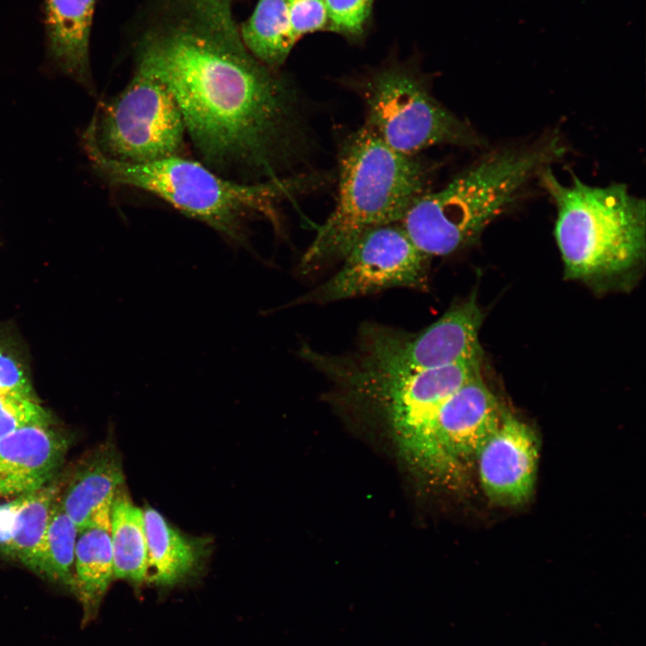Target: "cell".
Listing matches in <instances>:
<instances>
[{
    "mask_svg": "<svg viewBox=\"0 0 646 646\" xmlns=\"http://www.w3.org/2000/svg\"><path fill=\"white\" fill-rule=\"evenodd\" d=\"M136 66L163 81L205 165L258 181L310 147L300 95L245 46L231 0H161L135 42Z\"/></svg>",
    "mask_w": 646,
    "mask_h": 646,
    "instance_id": "6da1fadb",
    "label": "cell"
},
{
    "mask_svg": "<svg viewBox=\"0 0 646 646\" xmlns=\"http://www.w3.org/2000/svg\"><path fill=\"white\" fill-rule=\"evenodd\" d=\"M337 158L336 205L301 258L303 275L343 260L365 231L399 223L430 191L434 173L420 155L393 150L364 125L345 139Z\"/></svg>",
    "mask_w": 646,
    "mask_h": 646,
    "instance_id": "7a4b0ae2",
    "label": "cell"
},
{
    "mask_svg": "<svg viewBox=\"0 0 646 646\" xmlns=\"http://www.w3.org/2000/svg\"><path fill=\"white\" fill-rule=\"evenodd\" d=\"M559 135L488 152L443 188L420 196L399 222L423 254L446 256L473 243L565 153Z\"/></svg>",
    "mask_w": 646,
    "mask_h": 646,
    "instance_id": "3957f363",
    "label": "cell"
},
{
    "mask_svg": "<svg viewBox=\"0 0 646 646\" xmlns=\"http://www.w3.org/2000/svg\"><path fill=\"white\" fill-rule=\"evenodd\" d=\"M299 354L330 382L336 397L384 420L410 465L437 477L456 472L439 443L437 418L450 396L481 371V361L397 373L370 369L348 354L321 353L307 345Z\"/></svg>",
    "mask_w": 646,
    "mask_h": 646,
    "instance_id": "277c9868",
    "label": "cell"
},
{
    "mask_svg": "<svg viewBox=\"0 0 646 646\" xmlns=\"http://www.w3.org/2000/svg\"><path fill=\"white\" fill-rule=\"evenodd\" d=\"M92 167L108 182L155 195L237 244L245 243L249 221L262 216L276 222L280 202L322 179L300 174L237 181L179 155L144 164L101 162Z\"/></svg>",
    "mask_w": 646,
    "mask_h": 646,
    "instance_id": "5b68a950",
    "label": "cell"
},
{
    "mask_svg": "<svg viewBox=\"0 0 646 646\" xmlns=\"http://www.w3.org/2000/svg\"><path fill=\"white\" fill-rule=\"evenodd\" d=\"M538 179L556 208L554 232L568 279L617 275L642 258L645 201L624 184L592 186L574 175L563 184L550 166Z\"/></svg>",
    "mask_w": 646,
    "mask_h": 646,
    "instance_id": "8992f818",
    "label": "cell"
},
{
    "mask_svg": "<svg viewBox=\"0 0 646 646\" xmlns=\"http://www.w3.org/2000/svg\"><path fill=\"white\" fill-rule=\"evenodd\" d=\"M186 127L171 91L137 67L125 89L100 104L82 140L92 163L144 164L179 156Z\"/></svg>",
    "mask_w": 646,
    "mask_h": 646,
    "instance_id": "52a82bcc",
    "label": "cell"
},
{
    "mask_svg": "<svg viewBox=\"0 0 646 646\" xmlns=\"http://www.w3.org/2000/svg\"><path fill=\"white\" fill-rule=\"evenodd\" d=\"M353 85L364 104V126L398 153L419 155L436 145L484 144L466 121L433 96L415 65H386L360 76Z\"/></svg>",
    "mask_w": 646,
    "mask_h": 646,
    "instance_id": "ba28073f",
    "label": "cell"
},
{
    "mask_svg": "<svg viewBox=\"0 0 646 646\" xmlns=\"http://www.w3.org/2000/svg\"><path fill=\"white\" fill-rule=\"evenodd\" d=\"M482 319L473 295L418 333L366 323L359 332L357 350L348 355L362 366L397 373L481 361L478 334Z\"/></svg>",
    "mask_w": 646,
    "mask_h": 646,
    "instance_id": "9c48e42d",
    "label": "cell"
},
{
    "mask_svg": "<svg viewBox=\"0 0 646 646\" xmlns=\"http://www.w3.org/2000/svg\"><path fill=\"white\" fill-rule=\"evenodd\" d=\"M429 258L399 223L376 227L357 240L334 275L291 304H323L397 287L425 291Z\"/></svg>",
    "mask_w": 646,
    "mask_h": 646,
    "instance_id": "30bf717a",
    "label": "cell"
},
{
    "mask_svg": "<svg viewBox=\"0 0 646 646\" xmlns=\"http://www.w3.org/2000/svg\"><path fill=\"white\" fill-rule=\"evenodd\" d=\"M475 458L482 488L491 502L512 507L528 501L535 488L538 441L526 423L505 412Z\"/></svg>",
    "mask_w": 646,
    "mask_h": 646,
    "instance_id": "8fae6325",
    "label": "cell"
},
{
    "mask_svg": "<svg viewBox=\"0 0 646 646\" xmlns=\"http://www.w3.org/2000/svg\"><path fill=\"white\" fill-rule=\"evenodd\" d=\"M504 413L481 371L444 402L437 418V437L456 471L465 461L476 458L501 424Z\"/></svg>",
    "mask_w": 646,
    "mask_h": 646,
    "instance_id": "7c38bea8",
    "label": "cell"
},
{
    "mask_svg": "<svg viewBox=\"0 0 646 646\" xmlns=\"http://www.w3.org/2000/svg\"><path fill=\"white\" fill-rule=\"evenodd\" d=\"M68 441L52 424L21 428L0 439V499L37 491L57 479Z\"/></svg>",
    "mask_w": 646,
    "mask_h": 646,
    "instance_id": "4fadbf2b",
    "label": "cell"
},
{
    "mask_svg": "<svg viewBox=\"0 0 646 646\" xmlns=\"http://www.w3.org/2000/svg\"><path fill=\"white\" fill-rule=\"evenodd\" d=\"M124 481L120 455L109 442L100 445L79 462L59 493L61 506L78 531L110 517L113 500Z\"/></svg>",
    "mask_w": 646,
    "mask_h": 646,
    "instance_id": "5bb4252c",
    "label": "cell"
},
{
    "mask_svg": "<svg viewBox=\"0 0 646 646\" xmlns=\"http://www.w3.org/2000/svg\"><path fill=\"white\" fill-rule=\"evenodd\" d=\"M96 0H43L48 57L63 74L91 89L89 45Z\"/></svg>",
    "mask_w": 646,
    "mask_h": 646,
    "instance_id": "9a60e30c",
    "label": "cell"
},
{
    "mask_svg": "<svg viewBox=\"0 0 646 646\" xmlns=\"http://www.w3.org/2000/svg\"><path fill=\"white\" fill-rule=\"evenodd\" d=\"M143 511L147 543L145 581L170 588L196 574L208 555L209 539L183 533L151 506Z\"/></svg>",
    "mask_w": 646,
    "mask_h": 646,
    "instance_id": "2e32d148",
    "label": "cell"
},
{
    "mask_svg": "<svg viewBox=\"0 0 646 646\" xmlns=\"http://www.w3.org/2000/svg\"><path fill=\"white\" fill-rule=\"evenodd\" d=\"M57 479L0 503V556L35 572L53 505L61 491Z\"/></svg>",
    "mask_w": 646,
    "mask_h": 646,
    "instance_id": "e0dca14e",
    "label": "cell"
},
{
    "mask_svg": "<svg viewBox=\"0 0 646 646\" xmlns=\"http://www.w3.org/2000/svg\"><path fill=\"white\" fill-rule=\"evenodd\" d=\"M113 580L110 518H107L92 522L77 535L72 591L83 607L84 623L96 616Z\"/></svg>",
    "mask_w": 646,
    "mask_h": 646,
    "instance_id": "ac0fdd59",
    "label": "cell"
},
{
    "mask_svg": "<svg viewBox=\"0 0 646 646\" xmlns=\"http://www.w3.org/2000/svg\"><path fill=\"white\" fill-rule=\"evenodd\" d=\"M110 541L114 578L139 588L146 579L147 543L144 511L123 485L116 493L110 512Z\"/></svg>",
    "mask_w": 646,
    "mask_h": 646,
    "instance_id": "d6986e66",
    "label": "cell"
},
{
    "mask_svg": "<svg viewBox=\"0 0 646 646\" xmlns=\"http://www.w3.org/2000/svg\"><path fill=\"white\" fill-rule=\"evenodd\" d=\"M240 37L251 54L278 70L293 46L287 0H258L252 14L240 26Z\"/></svg>",
    "mask_w": 646,
    "mask_h": 646,
    "instance_id": "ffe728a7",
    "label": "cell"
},
{
    "mask_svg": "<svg viewBox=\"0 0 646 646\" xmlns=\"http://www.w3.org/2000/svg\"><path fill=\"white\" fill-rule=\"evenodd\" d=\"M78 529L63 510L59 494L53 505L34 573L72 589Z\"/></svg>",
    "mask_w": 646,
    "mask_h": 646,
    "instance_id": "44dd1931",
    "label": "cell"
},
{
    "mask_svg": "<svg viewBox=\"0 0 646 646\" xmlns=\"http://www.w3.org/2000/svg\"><path fill=\"white\" fill-rule=\"evenodd\" d=\"M0 395L38 398L22 347L4 331H0Z\"/></svg>",
    "mask_w": 646,
    "mask_h": 646,
    "instance_id": "7402d4cb",
    "label": "cell"
},
{
    "mask_svg": "<svg viewBox=\"0 0 646 646\" xmlns=\"http://www.w3.org/2000/svg\"><path fill=\"white\" fill-rule=\"evenodd\" d=\"M52 423L50 413L38 398L0 395V439L26 426Z\"/></svg>",
    "mask_w": 646,
    "mask_h": 646,
    "instance_id": "603a6c76",
    "label": "cell"
},
{
    "mask_svg": "<svg viewBox=\"0 0 646 646\" xmlns=\"http://www.w3.org/2000/svg\"><path fill=\"white\" fill-rule=\"evenodd\" d=\"M328 30L350 40L363 37L371 15L373 0H325Z\"/></svg>",
    "mask_w": 646,
    "mask_h": 646,
    "instance_id": "cb8c5ba5",
    "label": "cell"
},
{
    "mask_svg": "<svg viewBox=\"0 0 646 646\" xmlns=\"http://www.w3.org/2000/svg\"><path fill=\"white\" fill-rule=\"evenodd\" d=\"M291 29L297 41L304 35L328 29L325 0H287Z\"/></svg>",
    "mask_w": 646,
    "mask_h": 646,
    "instance_id": "d4e9b609",
    "label": "cell"
}]
</instances>
